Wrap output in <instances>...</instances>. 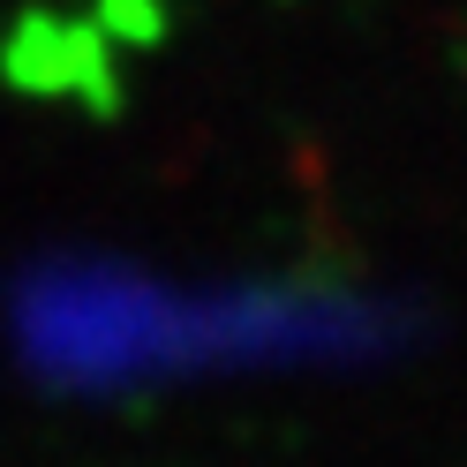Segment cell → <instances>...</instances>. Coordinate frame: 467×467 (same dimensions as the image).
<instances>
[{
    "mask_svg": "<svg viewBox=\"0 0 467 467\" xmlns=\"http://www.w3.org/2000/svg\"><path fill=\"white\" fill-rule=\"evenodd\" d=\"M106 46L113 31H91V23H68V16H23L0 68L23 91H46V99H91L113 106V68H106Z\"/></svg>",
    "mask_w": 467,
    "mask_h": 467,
    "instance_id": "obj_1",
    "label": "cell"
}]
</instances>
